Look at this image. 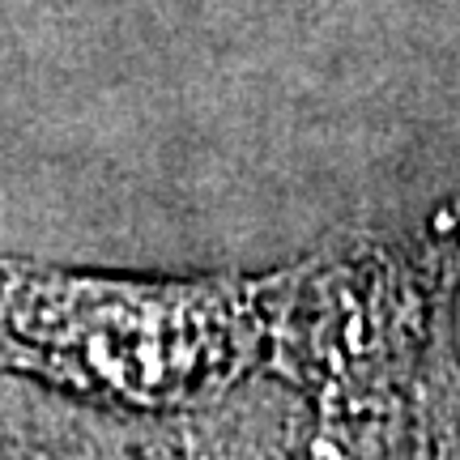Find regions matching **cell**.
<instances>
[{"instance_id":"obj_1","label":"cell","mask_w":460,"mask_h":460,"mask_svg":"<svg viewBox=\"0 0 460 460\" xmlns=\"http://www.w3.org/2000/svg\"><path fill=\"white\" fill-rule=\"evenodd\" d=\"M252 341L230 286H111L0 261V354L132 401H183L226 379Z\"/></svg>"}]
</instances>
